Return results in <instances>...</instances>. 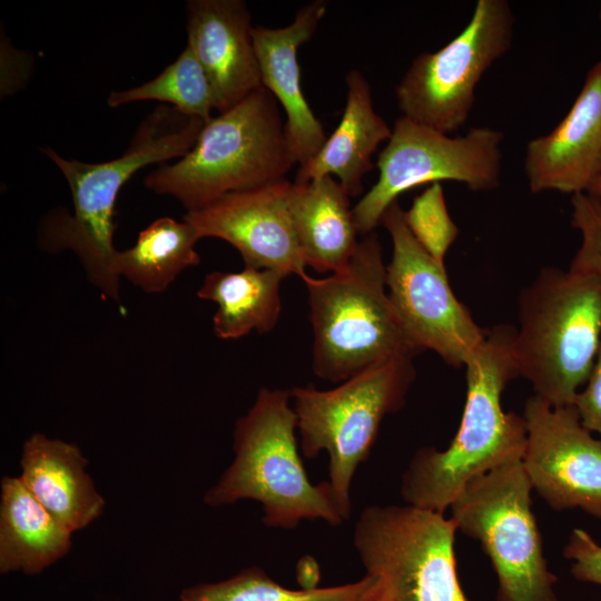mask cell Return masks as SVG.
Returning <instances> with one entry per match:
<instances>
[{"label": "cell", "mask_w": 601, "mask_h": 601, "mask_svg": "<svg viewBox=\"0 0 601 601\" xmlns=\"http://www.w3.org/2000/svg\"><path fill=\"white\" fill-rule=\"evenodd\" d=\"M509 325L486 331L465 364L466 400L459 428L444 450L420 449L401 481L406 504L445 512L473 479L522 461L526 427L522 415L504 412L501 396L518 377Z\"/></svg>", "instance_id": "cell-1"}, {"label": "cell", "mask_w": 601, "mask_h": 601, "mask_svg": "<svg viewBox=\"0 0 601 601\" xmlns=\"http://www.w3.org/2000/svg\"><path fill=\"white\" fill-rule=\"evenodd\" d=\"M206 121L159 106L138 127L127 150L104 162L66 159L50 147L41 151L61 171L71 191L72 214L56 213L47 220L45 244L72 250L101 294L120 303V277L114 245L115 206L122 186L139 169L184 157L196 144Z\"/></svg>", "instance_id": "cell-2"}, {"label": "cell", "mask_w": 601, "mask_h": 601, "mask_svg": "<svg viewBox=\"0 0 601 601\" xmlns=\"http://www.w3.org/2000/svg\"><path fill=\"white\" fill-rule=\"evenodd\" d=\"M290 390H259L234 427V460L204 495L211 508L254 500L264 525L290 530L304 520L341 525L342 516L327 481L311 482L296 437Z\"/></svg>", "instance_id": "cell-3"}, {"label": "cell", "mask_w": 601, "mask_h": 601, "mask_svg": "<svg viewBox=\"0 0 601 601\" xmlns=\"http://www.w3.org/2000/svg\"><path fill=\"white\" fill-rule=\"evenodd\" d=\"M314 333L313 371L342 383L377 364L417 353L390 299L382 245L373 231L347 265L324 278L306 275Z\"/></svg>", "instance_id": "cell-4"}, {"label": "cell", "mask_w": 601, "mask_h": 601, "mask_svg": "<svg viewBox=\"0 0 601 601\" xmlns=\"http://www.w3.org/2000/svg\"><path fill=\"white\" fill-rule=\"evenodd\" d=\"M601 345V276L542 269L519 298L518 376L552 406L573 405Z\"/></svg>", "instance_id": "cell-5"}, {"label": "cell", "mask_w": 601, "mask_h": 601, "mask_svg": "<svg viewBox=\"0 0 601 601\" xmlns=\"http://www.w3.org/2000/svg\"><path fill=\"white\" fill-rule=\"evenodd\" d=\"M295 164L278 102L260 87L207 120L184 157L159 165L144 183L191 211L228 193L285 179Z\"/></svg>", "instance_id": "cell-6"}, {"label": "cell", "mask_w": 601, "mask_h": 601, "mask_svg": "<svg viewBox=\"0 0 601 601\" xmlns=\"http://www.w3.org/2000/svg\"><path fill=\"white\" fill-rule=\"evenodd\" d=\"M413 357L377 364L332 390L313 385L290 390L300 451L308 459L328 453L327 482L345 521L358 465L368 459L383 418L406 401L416 375Z\"/></svg>", "instance_id": "cell-7"}, {"label": "cell", "mask_w": 601, "mask_h": 601, "mask_svg": "<svg viewBox=\"0 0 601 601\" xmlns=\"http://www.w3.org/2000/svg\"><path fill=\"white\" fill-rule=\"evenodd\" d=\"M457 529L444 512L414 505H370L353 545L375 580L370 601H470L456 571Z\"/></svg>", "instance_id": "cell-8"}, {"label": "cell", "mask_w": 601, "mask_h": 601, "mask_svg": "<svg viewBox=\"0 0 601 601\" xmlns=\"http://www.w3.org/2000/svg\"><path fill=\"white\" fill-rule=\"evenodd\" d=\"M521 461L473 479L450 505L457 531L479 541L496 575V601H560Z\"/></svg>", "instance_id": "cell-9"}, {"label": "cell", "mask_w": 601, "mask_h": 601, "mask_svg": "<svg viewBox=\"0 0 601 601\" xmlns=\"http://www.w3.org/2000/svg\"><path fill=\"white\" fill-rule=\"evenodd\" d=\"M503 138L502 131L491 127L451 137L407 117L397 118L377 157L378 178L353 207L358 233H373L386 209L414 187L453 180L475 193L497 188Z\"/></svg>", "instance_id": "cell-10"}, {"label": "cell", "mask_w": 601, "mask_h": 601, "mask_svg": "<svg viewBox=\"0 0 601 601\" xmlns=\"http://www.w3.org/2000/svg\"><path fill=\"white\" fill-rule=\"evenodd\" d=\"M514 18L505 0H477L465 28L434 52L415 57L395 89L404 117L444 134L467 121L475 88L511 48Z\"/></svg>", "instance_id": "cell-11"}, {"label": "cell", "mask_w": 601, "mask_h": 601, "mask_svg": "<svg viewBox=\"0 0 601 601\" xmlns=\"http://www.w3.org/2000/svg\"><path fill=\"white\" fill-rule=\"evenodd\" d=\"M381 223L393 244L387 293L408 343L417 354L430 349L449 365L465 366L486 331L453 293L444 264L413 237L398 201L386 209Z\"/></svg>", "instance_id": "cell-12"}, {"label": "cell", "mask_w": 601, "mask_h": 601, "mask_svg": "<svg viewBox=\"0 0 601 601\" xmlns=\"http://www.w3.org/2000/svg\"><path fill=\"white\" fill-rule=\"evenodd\" d=\"M522 465L533 490L555 510L581 509L601 521V437L573 405L552 406L536 395L524 405Z\"/></svg>", "instance_id": "cell-13"}, {"label": "cell", "mask_w": 601, "mask_h": 601, "mask_svg": "<svg viewBox=\"0 0 601 601\" xmlns=\"http://www.w3.org/2000/svg\"><path fill=\"white\" fill-rule=\"evenodd\" d=\"M286 178L228 193L184 219L198 237L223 239L235 247L245 266L273 269L302 279L306 263L294 229Z\"/></svg>", "instance_id": "cell-14"}, {"label": "cell", "mask_w": 601, "mask_h": 601, "mask_svg": "<svg viewBox=\"0 0 601 601\" xmlns=\"http://www.w3.org/2000/svg\"><path fill=\"white\" fill-rule=\"evenodd\" d=\"M524 173L532 194L587 193L601 176V60L587 72L564 118L525 148Z\"/></svg>", "instance_id": "cell-15"}, {"label": "cell", "mask_w": 601, "mask_h": 601, "mask_svg": "<svg viewBox=\"0 0 601 601\" xmlns=\"http://www.w3.org/2000/svg\"><path fill=\"white\" fill-rule=\"evenodd\" d=\"M253 29L242 0L187 2V46L208 78L218 112L263 87Z\"/></svg>", "instance_id": "cell-16"}, {"label": "cell", "mask_w": 601, "mask_h": 601, "mask_svg": "<svg viewBox=\"0 0 601 601\" xmlns=\"http://www.w3.org/2000/svg\"><path fill=\"white\" fill-rule=\"evenodd\" d=\"M326 8L325 1L316 0L300 8L286 27L253 29L262 86L285 111L288 146L299 166L312 159L327 138L303 95L297 58L299 47L311 40Z\"/></svg>", "instance_id": "cell-17"}, {"label": "cell", "mask_w": 601, "mask_h": 601, "mask_svg": "<svg viewBox=\"0 0 601 601\" xmlns=\"http://www.w3.org/2000/svg\"><path fill=\"white\" fill-rule=\"evenodd\" d=\"M80 449L42 433L31 434L22 444L19 475L27 490L57 520L75 532L88 526L104 511Z\"/></svg>", "instance_id": "cell-18"}, {"label": "cell", "mask_w": 601, "mask_h": 601, "mask_svg": "<svg viewBox=\"0 0 601 601\" xmlns=\"http://www.w3.org/2000/svg\"><path fill=\"white\" fill-rule=\"evenodd\" d=\"M346 104L338 126L318 152L299 166L295 183L336 176L349 197L363 191V177L373 169L371 158L392 129L374 109L371 86L358 70L345 76Z\"/></svg>", "instance_id": "cell-19"}, {"label": "cell", "mask_w": 601, "mask_h": 601, "mask_svg": "<svg viewBox=\"0 0 601 601\" xmlns=\"http://www.w3.org/2000/svg\"><path fill=\"white\" fill-rule=\"evenodd\" d=\"M288 207L306 266L335 273L352 258L358 240L349 195L332 176L292 183Z\"/></svg>", "instance_id": "cell-20"}, {"label": "cell", "mask_w": 601, "mask_h": 601, "mask_svg": "<svg viewBox=\"0 0 601 601\" xmlns=\"http://www.w3.org/2000/svg\"><path fill=\"white\" fill-rule=\"evenodd\" d=\"M71 534L27 490L19 476L1 480L0 572L39 574L65 556Z\"/></svg>", "instance_id": "cell-21"}, {"label": "cell", "mask_w": 601, "mask_h": 601, "mask_svg": "<svg viewBox=\"0 0 601 601\" xmlns=\"http://www.w3.org/2000/svg\"><path fill=\"white\" fill-rule=\"evenodd\" d=\"M285 274L245 266L239 272H211L197 292L217 304L214 332L221 339H236L252 331H272L282 311L279 287Z\"/></svg>", "instance_id": "cell-22"}, {"label": "cell", "mask_w": 601, "mask_h": 601, "mask_svg": "<svg viewBox=\"0 0 601 601\" xmlns=\"http://www.w3.org/2000/svg\"><path fill=\"white\" fill-rule=\"evenodd\" d=\"M200 238L185 219L160 217L142 229L136 243L118 250L116 272L149 294L165 292L185 269L199 264Z\"/></svg>", "instance_id": "cell-23"}, {"label": "cell", "mask_w": 601, "mask_h": 601, "mask_svg": "<svg viewBox=\"0 0 601 601\" xmlns=\"http://www.w3.org/2000/svg\"><path fill=\"white\" fill-rule=\"evenodd\" d=\"M375 580L370 575L332 587L289 589L259 566L242 569L235 575L211 583H198L181 590L180 601H370Z\"/></svg>", "instance_id": "cell-24"}, {"label": "cell", "mask_w": 601, "mask_h": 601, "mask_svg": "<svg viewBox=\"0 0 601 601\" xmlns=\"http://www.w3.org/2000/svg\"><path fill=\"white\" fill-rule=\"evenodd\" d=\"M144 100L169 104L183 115L204 121L213 117L211 110L215 109L208 78L188 46L154 79L126 90L110 92L107 104L117 108Z\"/></svg>", "instance_id": "cell-25"}, {"label": "cell", "mask_w": 601, "mask_h": 601, "mask_svg": "<svg viewBox=\"0 0 601 601\" xmlns=\"http://www.w3.org/2000/svg\"><path fill=\"white\" fill-rule=\"evenodd\" d=\"M404 220L416 242L444 264L459 228L449 214L441 183L430 185L414 198L410 209L404 210Z\"/></svg>", "instance_id": "cell-26"}, {"label": "cell", "mask_w": 601, "mask_h": 601, "mask_svg": "<svg viewBox=\"0 0 601 601\" xmlns=\"http://www.w3.org/2000/svg\"><path fill=\"white\" fill-rule=\"evenodd\" d=\"M571 205V225L579 230L581 244L569 269L601 276V197L575 194Z\"/></svg>", "instance_id": "cell-27"}, {"label": "cell", "mask_w": 601, "mask_h": 601, "mask_svg": "<svg viewBox=\"0 0 601 601\" xmlns=\"http://www.w3.org/2000/svg\"><path fill=\"white\" fill-rule=\"evenodd\" d=\"M570 572L578 581L601 585V544L589 532L575 528L563 548Z\"/></svg>", "instance_id": "cell-28"}, {"label": "cell", "mask_w": 601, "mask_h": 601, "mask_svg": "<svg viewBox=\"0 0 601 601\" xmlns=\"http://www.w3.org/2000/svg\"><path fill=\"white\" fill-rule=\"evenodd\" d=\"M582 425L601 437V345L590 375L573 403Z\"/></svg>", "instance_id": "cell-29"}, {"label": "cell", "mask_w": 601, "mask_h": 601, "mask_svg": "<svg viewBox=\"0 0 601 601\" xmlns=\"http://www.w3.org/2000/svg\"><path fill=\"white\" fill-rule=\"evenodd\" d=\"M587 193L601 197V176L593 181Z\"/></svg>", "instance_id": "cell-30"}, {"label": "cell", "mask_w": 601, "mask_h": 601, "mask_svg": "<svg viewBox=\"0 0 601 601\" xmlns=\"http://www.w3.org/2000/svg\"><path fill=\"white\" fill-rule=\"evenodd\" d=\"M599 16H600V20H601V6H600V13H599Z\"/></svg>", "instance_id": "cell-31"}]
</instances>
